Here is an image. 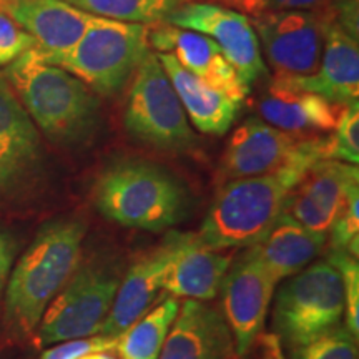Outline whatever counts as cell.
I'll list each match as a JSON object with an SVG mask.
<instances>
[{"label":"cell","mask_w":359,"mask_h":359,"mask_svg":"<svg viewBox=\"0 0 359 359\" xmlns=\"http://www.w3.org/2000/svg\"><path fill=\"white\" fill-rule=\"evenodd\" d=\"M87 228L80 219L45 223L13 263L4 291V321L8 333L24 339L35 333L45 309L67 285L82 258Z\"/></svg>","instance_id":"1"},{"label":"cell","mask_w":359,"mask_h":359,"mask_svg":"<svg viewBox=\"0 0 359 359\" xmlns=\"http://www.w3.org/2000/svg\"><path fill=\"white\" fill-rule=\"evenodd\" d=\"M4 77L35 127L62 145L92 137L98 125L100 100L82 80L40 58L37 47L6 67Z\"/></svg>","instance_id":"2"},{"label":"cell","mask_w":359,"mask_h":359,"mask_svg":"<svg viewBox=\"0 0 359 359\" xmlns=\"http://www.w3.org/2000/svg\"><path fill=\"white\" fill-rule=\"evenodd\" d=\"M306 172L293 167L223 183L196 236L219 251L259 243L285 213L290 193Z\"/></svg>","instance_id":"3"},{"label":"cell","mask_w":359,"mask_h":359,"mask_svg":"<svg viewBox=\"0 0 359 359\" xmlns=\"http://www.w3.org/2000/svg\"><path fill=\"white\" fill-rule=\"evenodd\" d=\"M187 203L182 183L167 170L147 161H118L95 183L98 212L122 226L165 231L185 218Z\"/></svg>","instance_id":"4"},{"label":"cell","mask_w":359,"mask_h":359,"mask_svg":"<svg viewBox=\"0 0 359 359\" xmlns=\"http://www.w3.org/2000/svg\"><path fill=\"white\" fill-rule=\"evenodd\" d=\"M148 27L97 17L74 47L40 58L77 77L98 95L111 97L125 87L150 52Z\"/></svg>","instance_id":"5"},{"label":"cell","mask_w":359,"mask_h":359,"mask_svg":"<svg viewBox=\"0 0 359 359\" xmlns=\"http://www.w3.org/2000/svg\"><path fill=\"white\" fill-rule=\"evenodd\" d=\"M344 288L331 262L308 264L281 286L275 303V327L286 344L299 348L339 326Z\"/></svg>","instance_id":"6"},{"label":"cell","mask_w":359,"mask_h":359,"mask_svg":"<svg viewBox=\"0 0 359 359\" xmlns=\"http://www.w3.org/2000/svg\"><path fill=\"white\" fill-rule=\"evenodd\" d=\"M123 125L133 138L161 150L180 151L196 143L182 102L151 50L133 74Z\"/></svg>","instance_id":"7"},{"label":"cell","mask_w":359,"mask_h":359,"mask_svg":"<svg viewBox=\"0 0 359 359\" xmlns=\"http://www.w3.org/2000/svg\"><path fill=\"white\" fill-rule=\"evenodd\" d=\"M325 138H303L250 118L233 132L219 163V183L238 178L262 177L286 168L309 170L325 160Z\"/></svg>","instance_id":"8"},{"label":"cell","mask_w":359,"mask_h":359,"mask_svg":"<svg viewBox=\"0 0 359 359\" xmlns=\"http://www.w3.org/2000/svg\"><path fill=\"white\" fill-rule=\"evenodd\" d=\"M120 286V278L107 268L79 266L45 309L35 336L39 346L100 333Z\"/></svg>","instance_id":"9"},{"label":"cell","mask_w":359,"mask_h":359,"mask_svg":"<svg viewBox=\"0 0 359 359\" xmlns=\"http://www.w3.org/2000/svg\"><path fill=\"white\" fill-rule=\"evenodd\" d=\"M251 25L275 77H306L316 72L325 43V13L264 12L253 17Z\"/></svg>","instance_id":"10"},{"label":"cell","mask_w":359,"mask_h":359,"mask_svg":"<svg viewBox=\"0 0 359 359\" xmlns=\"http://www.w3.org/2000/svg\"><path fill=\"white\" fill-rule=\"evenodd\" d=\"M165 24L212 39L248 88L266 72L257 32L245 13L217 4L193 2L180 6Z\"/></svg>","instance_id":"11"},{"label":"cell","mask_w":359,"mask_h":359,"mask_svg":"<svg viewBox=\"0 0 359 359\" xmlns=\"http://www.w3.org/2000/svg\"><path fill=\"white\" fill-rule=\"evenodd\" d=\"M276 281L248 248L233 263L222 283L223 316L238 356L250 351L266 321Z\"/></svg>","instance_id":"12"},{"label":"cell","mask_w":359,"mask_h":359,"mask_svg":"<svg viewBox=\"0 0 359 359\" xmlns=\"http://www.w3.org/2000/svg\"><path fill=\"white\" fill-rule=\"evenodd\" d=\"M358 183V165L336 160L318 161L290 193L285 213L326 240L349 191L359 187Z\"/></svg>","instance_id":"13"},{"label":"cell","mask_w":359,"mask_h":359,"mask_svg":"<svg viewBox=\"0 0 359 359\" xmlns=\"http://www.w3.org/2000/svg\"><path fill=\"white\" fill-rule=\"evenodd\" d=\"M40 163L42 147L37 127L0 72V200L29 185Z\"/></svg>","instance_id":"14"},{"label":"cell","mask_w":359,"mask_h":359,"mask_svg":"<svg viewBox=\"0 0 359 359\" xmlns=\"http://www.w3.org/2000/svg\"><path fill=\"white\" fill-rule=\"evenodd\" d=\"M273 82L303 92L316 93L331 103L346 107L359 98V47L358 39L349 35L325 13V43L320 65L306 77L280 79Z\"/></svg>","instance_id":"15"},{"label":"cell","mask_w":359,"mask_h":359,"mask_svg":"<svg viewBox=\"0 0 359 359\" xmlns=\"http://www.w3.org/2000/svg\"><path fill=\"white\" fill-rule=\"evenodd\" d=\"M148 42L158 52L172 53L183 69L224 93L236 105L241 107L248 95L250 88L241 82L236 70L212 39L161 22L154 32H148Z\"/></svg>","instance_id":"16"},{"label":"cell","mask_w":359,"mask_h":359,"mask_svg":"<svg viewBox=\"0 0 359 359\" xmlns=\"http://www.w3.org/2000/svg\"><path fill=\"white\" fill-rule=\"evenodd\" d=\"M235 341L218 308L185 299L170 326L158 359H231Z\"/></svg>","instance_id":"17"},{"label":"cell","mask_w":359,"mask_h":359,"mask_svg":"<svg viewBox=\"0 0 359 359\" xmlns=\"http://www.w3.org/2000/svg\"><path fill=\"white\" fill-rule=\"evenodd\" d=\"M231 255L212 250L196 233H173V253L163 276V290L173 298L208 302L218 294Z\"/></svg>","instance_id":"18"},{"label":"cell","mask_w":359,"mask_h":359,"mask_svg":"<svg viewBox=\"0 0 359 359\" xmlns=\"http://www.w3.org/2000/svg\"><path fill=\"white\" fill-rule=\"evenodd\" d=\"M0 11L48 53L69 50L97 19L64 0H0Z\"/></svg>","instance_id":"19"},{"label":"cell","mask_w":359,"mask_h":359,"mask_svg":"<svg viewBox=\"0 0 359 359\" xmlns=\"http://www.w3.org/2000/svg\"><path fill=\"white\" fill-rule=\"evenodd\" d=\"M173 253V233L154 253L138 259L120 281L111 309L103 323L100 334L118 338L133 323L150 311L158 291L163 290V276Z\"/></svg>","instance_id":"20"},{"label":"cell","mask_w":359,"mask_h":359,"mask_svg":"<svg viewBox=\"0 0 359 359\" xmlns=\"http://www.w3.org/2000/svg\"><path fill=\"white\" fill-rule=\"evenodd\" d=\"M155 55L168 75L183 110L190 116L193 125L208 135L226 133L235 122L240 105L183 69L172 53L156 52Z\"/></svg>","instance_id":"21"},{"label":"cell","mask_w":359,"mask_h":359,"mask_svg":"<svg viewBox=\"0 0 359 359\" xmlns=\"http://www.w3.org/2000/svg\"><path fill=\"white\" fill-rule=\"evenodd\" d=\"M343 107L316 93L303 92L271 82L259 102L264 122L293 135L334 130Z\"/></svg>","instance_id":"22"},{"label":"cell","mask_w":359,"mask_h":359,"mask_svg":"<svg viewBox=\"0 0 359 359\" xmlns=\"http://www.w3.org/2000/svg\"><path fill=\"white\" fill-rule=\"evenodd\" d=\"M325 241V238L316 236L283 213L268 235L250 250L278 283L311 264Z\"/></svg>","instance_id":"23"},{"label":"cell","mask_w":359,"mask_h":359,"mask_svg":"<svg viewBox=\"0 0 359 359\" xmlns=\"http://www.w3.org/2000/svg\"><path fill=\"white\" fill-rule=\"evenodd\" d=\"M180 303L170 296L118 336L115 349L122 359H158Z\"/></svg>","instance_id":"24"},{"label":"cell","mask_w":359,"mask_h":359,"mask_svg":"<svg viewBox=\"0 0 359 359\" xmlns=\"http://www.w3.org/2000/svg\"><path fill=\"white\" fill-rule=\"evenodd\" d=\"M70 6L90 13L127 24L154 25L167 20L183 0H64Z\"/></svg>","instance_id":"25"},{"label":"cell","mask_w":359,"mask_h":359,"mask_svg":"<svg viewBox=\"0 0 359 359\" xmlns=\"http://www.w3.org/2000/svg\"><path fill=\"white\" fill-rule=\"evenodd\" d=\"M325 160L359 163V103L341 109L334 133L325 138Z\"/></svg>","instance_id":"26"},{"label":"cell","mask_w":359,"mask_h":359,"mask_svg":"<svg viewBox=\"0 0 359 359\" xmlns=\"http://www.w3.org/2000/svg\"><path fill=\"white\" fill-rule=\"evenodd\" d=\"M354 336L336 326L303 346L293 349V359H358Z\"/></svg>","instance_id":"27"},{"label":"cell","mask_w":359,"mask_h":359,"mask_svg":"<svg viewBox=\"0 0 359 359\" xmlns=\"http://www.w3.org/2000/svg\"><path fill=\"white\" fill-rule=\"evenodd\" d=\"M331 246L333 251L348 253L358 258L359 251V187L349 191L343 208L331 226Z\"/></svg>","instance_id":"28"},{"label":"cell","mask_w":359,"mask_h":359,"mask_svg":"<svg viewBox=\"0 0 359 359\" xmlns=\"http://www.w3.org/2000/svg\"><path fill=\"white\" fill-rule=\"evenodd\" d=\"M330 262L338 268L344 288V313H346V330L354 338L359 333V266L358 258L348 253L333 251Z\"/></svg>","instance_id":"29"},{"label":"cell","mask_w":359,"mask_h":359,"mask_svg":"<svg viewBox=\"0 0 359 359\" xmlns=\"http://www.w3.org/2000/svg\"><path fill=\"white\" fill-rule=\"evenodd\" d=\"M37 47L32 35L22 30L11 17L0 11V69L11 65L15 58Z\"/></svg>","instance_id":"30"},{"label":"cell","mask_w":359,"mask_h":359,"mask_svg":"<svg viewBox=\"0 0 359 359\" xmlns=\"http://www.w3.org/2000/svg\"><path fill=\"white\" fill-rule=\"evenodd\" d=\"M228 8H238L250 15L258 17L264 12H290V11H323L330 0H222Z\"/></svg>","instance_id":"31"},{"label":"cell","mask_w":359,"mask_h":359,"mask_svg":"<svg viewBox=\"0 0 359 359\" xmlns=\"http://www.w3.org/2000/svg\"><path fill=\"white\" fill-rule=\"evenodd\" d=\"M116 341L118 338H109V336L102 334L64 341V343H57L55 346L45 349L40 359H79L90 353L114 351Z\"/></svg>","instance_id":"32"},{"label":"cell","mask_w":359,"mask_h":359,"mask_svg":"<svg viewBox=\"0 0 359 359\" xmlns=\"http://www.w3.org/2000/svg\"><path fill=\"white\" fill-rule=\"evenodd\" d=\"M17 251H19V241L6 228L0 226V298L6 291L8 276L15 263Z\"/></svg>","instance_id":"33"},{"label":"cell","mask_w":359,"mask_h":359,"mask_svg":"<svg viewBox=\"0 0 359 359\" xmlns=\"http://www.w3.org/2000/svg\"><path fill=\"white\" fill-rule=\"evenodd\" d=\"M330 15L341 29L358 39V0H338L334 12H330Z\"/></svg>","instance_id":"34"},{"label":"cell","mask_w":359,"mask_h":359,"mask_svg":"<svg viewBox=\"0 0 359 359\" xmlns=\"http://www.w3.org/2000/svg\"><path fill=\"white\" fill-rule=\"evenodd\" d=\"M79 359H118V358L114 356L110 351H97V353L85 354V356L79 358Z\"/></svg>","instance_id":"35"}]
</instances>
